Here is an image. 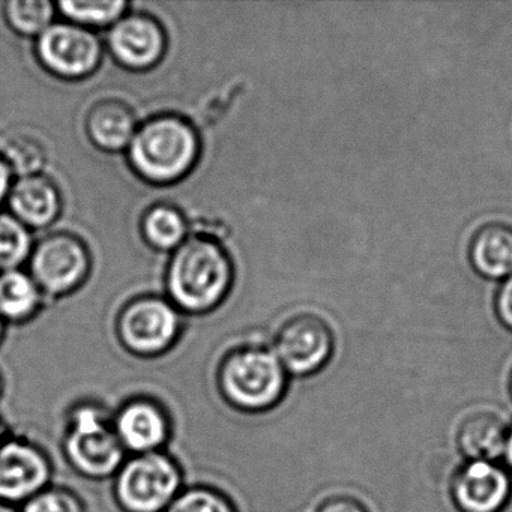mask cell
Listing matches in <instances>:
<instances>
[{
	"mask_svg": "<svg viewBox=\"0 0 512 512\" xmlns=\"http://www.w3.org/2000/svg\"><path fill=\"white\" fill-rule=\"evenodd\" d=\"M43 292L34 278L20 269L0 272V316L7 323H23L40 310Z\"/></svg>",
	"mask_w": 512,
	"mask_h": 512,
	"instance_id": "cell-18",
	"label": "cell"
},
{
	"mask_svg": "<svg viewBox=\"0 0 512 512\" xmlns=\"http://www.w3.org/2000/svg\"><path fill=\"white\" fill-rule=\"evenodd\" d=\"M4 379H2V374H0V398H2V395H4Z\"/></svg>",
	"mask_w": 512,
	"mask_h": 512,
	"instance_id": "cell-33",
	"label": "cell"
},
{
	"mask_svg": "<svg viewBox=\"0 0 512 512\" xmlns=\"http://www.w3.org/2000/svg\"><path fill=\"white\" fill-rule=\"evenodd\" d=\"M61 13L74 25L82 28H106L113 26L125 16L127 2L109 0V2H61Z\"/></svg>",
	"mask_w": 512,
	"mask_h": 512,
	"instance_id": "cell-22",
	"label": "cell"
},
{
	"mask_svg": "<svg viewBox=\"0 0 512 512\" xmlns=\"http://www.w3.org/2000/svg\"><path fill=\"white\" fill-rule=\"evenodd\" d=\"M511 394H512V377H511Z\"/></svg>",
	"mask_w": 512,
	"mask_h": 512,
	"instance_id": "cell-34",
	"label": "cell"
},
{
	"mask_svg": "<svg viewBox=\"0 0 512 512\" xmlns=\"http://www.w3.org/2000/svg\"><path fill=\"white\" fill-rule=\"evenodd\" d=\"M494 308L500 323L512 331V275L500 283L494 298Z\"/></svg>",
	"mask_w": 512,
	"mask_h": 512,
	"instance_id": "cell-26",
	"label": "cell"
},
{
	"mask_svg": "<svg viewBox=\"0 0 512 512\" xmlns=\"http://www.w3.org/2000/svg\"><path fill=\"white\" fill-rule=\"evenodd\" d=\"M70 463L89 478L115 475L124 464L125 449L97 407H79L65 437Z\"/></svg>",
	"mask_w": 512,
	"mask_h": 512,
	"instance_id": "cell-5",
	"label": "cell"
},
{
	"mask_svg": "<svg viewBox=\"0 0 512 512\" xmlns=\"http://www.w3.org/2000/svg\"><path fill=\"white\" fill-rule=\"evenodd\" d=\"M199 155V134L178 115L149 119L137 128L128 146L134 172L155 185L181 181L196 166Z\"/></svg>",
	"mask_w": 512,
	"mask_h": 512,
	"instance_id": "cell-2",
	"label": "cell"
},
{
	"mask_svg": "<svg viewBox=\"0 0 512 512\" xmlns=\"http://www.w3.org/2000/svg\"><path fill=\"white\" fill-rule=\"evenodd\" d=\"M55 5L49 0H11L4 5L8 28L20 37H40L53 25Z\"/></svg>",
	"mask_w": 512,
	"mask_h": 512,
	"instance_id": "cell-20",
	"label": "cell"
},
{
	"mask_svg": "<svg viewBox=\"0 0 512 512\" xmlns=\"http://www.w3.org/2000/svg\"><path fill=\"white\" fill-rule=\"evenodd\" d=\"M317 512H368V509L353 497L338 496L326 500Z\"/></svg>",
	"mask_w": 512,
	"mask_h": 512,
	"instance_id": "cell-27",
	"label": "cell"
},
{
	"mask_svg": "<svg viewBox=\"0 0 512 512\" xmlns=\"http://www.w3.org/2000/svg\"><path fill=\"white\" fill-rule=\"evenodd\" d=\"M469 260L482 278L505 280L512 275V226L494 221L479 227L470 239Z\"/></svg>",
	"mask_w": 512,
	"mask_h": 512,
	"instance_id": "cell-16",
	"label": "cell"
},
{
	"mask_svg": "<svg viewBox=\"0 0 512 512\" xmlns=\"http://www.w3.org/2000/svg\"><path fill=\"white\" fill-rule=\"evenodd\" d=\"M232 283V260L217 241L194 236L173 251L166 284L178 310L208 313L223 302Z\"/></svg>",
	"mask_w": 512,
	"mask_h": 512,
	"instance_id": "cell-1",
	"label": "cell"
},
{
	"mask_svg": "<svg viewBox=\"0 0 512 512\" xmlns=\"http://www.w3.org/2000/svg\"><path fill=\"white\" fill-rule=\"evenodd\" d=\"M142 233L155 250L175 251L187 241V218L176 206L160 203L143 215Z\"/></svg>",
	"mask_w": 512,
	"mask_h": 512,
	"instance_id": "cell-19",
	"label": "cell"
},
{
	"mask_svg": "<svg viewBox=\"0 0 512 512\" xmlns=\"http://www.w3.org/2000/svg\"><path fill=\"white\" fill-rule=\"evenodd\" d=\"M10 214L28 229H44L55 223L61 214L62 197L58 185L49 176H22L8 194Z\"/></svg>",
	"mask_w": 512,
	"mask_h": 512,
	"instance_id": "cell-13",
	"label": "cell"
},
{
	"mask_svg": "<svg viewBox=\"0 0 512 512\" xmlns=\"http://www.w3.org/2000/svg\"><path fill=\"white\" fill-rule=\"evenodd\" d=\"M287 371L274 350L247 347L232 353L221 368L224 395L239 409L274 406L286 389Z\"/></svg>",
	"mask_w": 512,
	"mask_h": 512,
	"instance_id": "cell-3",
	"label": "cell"
},
{
	"mask_svg": "<svg viewBox=\"0 0 512 512\" xmlns=\"http://www.w3.org/2000/svg\"><path fill=\"white\" fill-rule=\"evenodd\" d=\"M5 332H7V322L0 316V344L4 341Z\"/></svg>",
	"mask_w": 512,
	"mask_h": 512,
	"instance_id": "cell-31",
	"label": "cell"
},
{
	"mask_svg": "<svg viewBox=\"0 0 512 512\" xmlns=\"http://www.w3.org/2000/svg\"><path fill=\"white\" fill-rule=\"evenodd\" d=\"M164 512H235L217 491L193 488L175 497Z\"/></svg>",
	"mask_w": 512,
	"mask_h": 512,
	"instance_id": "cell-24",
	"label": "cell"
},
{
	"mask_svg": "<svg viewBox=\"0 0 512 512\" xmlns=\"http://www.w3.org/2000/svg\"><path fill=\"white\" fill-rule=\"evenodd\" d=\"M179 488V467L160 451L134 455L116 472V497L128 512H164Z\"/></svg>",
	"mask_w": 512,
	"mask_h": 512,
	"instance_id": "cell-4",
	"label": "cell"
},
{
	"mask_svg": "<svg viewBox=\"0 0 512 512\" xmlns=\"http://www.w3.org/2000/svg\"><path fill=\"white\" fill-rule=\"evenodd\" d=\"M508 431L496 413H473L458 428L457 446L467 461H497L503 457Z\"/></svg>",
	"mask_w": 512,
	"mask_h": 512,
	"instance_id": "cell-17",
	"label": "cell"
},
{
	"mask_svg": "<svg viewBox=\"0 0 512 512\" xmlns=\"http://www.w3.org/2000/svg\"><path fill=\"white\" fill-rule=\"evenodd\" d=\"M31 277L41 292L64 296L79 289L91 272V253L71 233H53L32 248Z\"/></svg>",
	"mask_w": 512,
	"mask_h": 512,
	"instance_id": "cell-6",
	"label": "cell"
},
{
	"mask_svg": "<svg viewBox=\"0 0 512 512\" xmlns=\"http://www.w3.org/2000/svg\"><path fill=\"white\" fill-rule=\"evenodd\" d=\"M32 236L14 215L0 212V272L14 271L31 257Z\"/></svg>",
	"mask_w": 512,
	"mask_h": 512,
	"instance_id": "cell-21",
	"label": "cell"
},
{
	"mask_svg": "<svg viewBox=\"0 0 512 512\" xmlns=\"http://www.w3.org/2000/svg\"><path fill=\"white\" fill-rule=\"evenodd\" d=\"M0 512H20L17 506L10 505V503L0 502Z\"/></svg>",
	"mask_w": 512,
	"mask_h": 512,
	"instance_id": "cell-30",
	"label": "cell"
},
{
	"mask_svg": "<svg viewBox=\"0 0 512 512\" xmlns=\"http://www.w3.org/2000/svg\"><path fill=\"white\" fill-rule=\"evenodd\" d=\"M511 491L508 472L496 461H467L452 481V499L461 512H500Z\"/></svg>",
	"mask_w": 512,
	"mask_h": 512,
	"instance_id": "cell-12",
	"label": "cell"
},
{
	"mask_svg": "<svg viewBox=\"0 0 512 512\" xmlns=\"http://www.w3.org/2000/svg\"><path fill=\"white\" fill-rule=\"evenodd\" d=\"M13 175L14 173L11 172L7 161L0 155V206L7 202L8 194H10L11 187H13V182H11Z\"/></svg>",
	"mask_w": 512,
	"mask_h": 512,
	"instance_id": "cell-28",
	"label": "cell"
},
{
	"mask_svg": "<svg viewBox=\"0 0 512 512\" xmlns=\"http://www.w3.org/2000/svg\"><path fill=\"white\" fill-rule=\"evenodd\" d=\"M7 439V428H5L4 422L0 419V443Z\"/></svg>",
	"mask_w": 512,
	"mask_h": 512,
	"instance_id": "cell-32",
	"label": "cell"
},
{
	"mask_svg": "<svg viewBox=\"0 0 512 512\" xmlns=\"http://www.w3.org/2000/svg\"><path fill=\"white\" fill-rule=\"evenodd\" d=\"M137 119L133 109L121 100L98 101L89 110L86 131L97 148L106 152L128 149L136 134Z\"/></svg>",
	"mask_w": 512,
	"mask_h": 512,
	"instance_id": "cell-15",
	"label": "cell"
},
{
	"mask_svg": "<svg viewBox=\"0 0 512 512\" xmlns=\"http://www.w3.org/2000/svg\"><path fill=\"white\" fill-rule=\"evenodd\" d=\"M506 464L512 469V428L508 431V439H506L505 451H503Z\"/></svg>",
	"mask_w": 512,
	"mask_h": 512,
	"instance_id": "cell-29",
	"label": "cell"
},
{
	"mask_svg": "<svg viewBox=\"0 0 512 512\" xmlns=\"http://www.w3.org/2000/svg\"><path fill=\"white\" fill-rule=\"evenodd\" d=\"M35 53L49 73L65 80L91 76L103 58L97 35L74 23H53L37 38Z\"/></svg>",
	"mask_w": 512,
	"mask_h": 512,
	"instance_id": "cell-7",
	"label": "cell"
},
{
	"mask_svg": "<svg viewBox=\"0 0 512 512\" xmlns=\"http://www.w3.org/2000/svg\"><path fill=\"white\" fill-rule=\"evenodd\" d=\"M52 470L38 446L22 439L0 443V502L19 505L46 490Z\"/></svg>",
	"mask_w": 512,
	"mask_h": 512,
	"instance_id": "cell-10",
	"label": "cell"
},
{
	"mask_svg": "<svg viewBox=\"0 0 512 512\" xmlns=\"http://www.w3.org/2000/svg\"><path fill=\"white\" fill-rule=\"evenodd\" d=\"M0 155L7 161L11 172L19 175V178L37 175L46 163L44 146L28 134H16L10 137Z\"/></svg>",
	"mask_w": 512,
	"mask_h": 512,
	"instance_id": "cell-23",
	"label": "cell"
},
{
	"mask_svg": "<svg viewBox=\"0 0 512 512\" xmlns=\"http://www.w3.org/2000/svg\"><path fill=\"white\" fill-rule=\"evenodd\" d=\"M113 58L122 67L146 71L160 64L166 53L167 38L163 26L148 14H125L112 26L107 38Z\"/></svg>",
	"mask_w": 512,
	"mask_h": 512,
	"instance_id": "cell-11",
	"label": "cell"
},
{
	"mask_svg": "<svg viewBox=\"0 0 512 512\" xmlns=\"http://www.w3.org/2000/svg\"><path fill=\"white\" fill-rule=\"evenodd\" d=\"M274 353L287 373L308 376L325 367L334 353V332L314 314H299L284 323Z\"/></svg>",
	"mask_w": 512,
	"mask_h": 512,
	"instance_id": "cell-9",
	"label": "cell"
},
{
	"mask_svg": "<svg viewBox=\"0 0 512 512\" xmlns=\"http://www.w3.org/2000/svg\"><path fill=\"white\" fill-rule=\"evenodd\" d=\"M20 512H83L79 497L61 488H46L23 503Z\"/></svg>",
	"mask_w": 512,
	"mask_h": 512,
	"instance_id": "cell-25",
	"label": "cell"
},
{
	"mask_svg": "<svg viewBox=\"0 0 512 512\" xmlns=\"http://www.w3.org/2000/svg\"><path fill=\"white\" fill-rule=\"evenodd\" d=\"M116 436L125 451L148 454L160 451L169 436V424L160 407L148 401H134L119 412L115 421Z\"/></svg>",
	"mask_w": 512,
	"mask_h": 512,
	"instance_id": "cell-14",
	"label": "cell"
},
{
	"mask_svg": "<svg viewBox=\"0 0 512 512\" xmlns=\"http://www.w3.org/2000/svg\"><path fill=\"white\" fill-rule=\"evenodd\" d=\"M181 329L179 310L160 296H142L125 305L118 320L119 338L130 352L149 356L175 343Z\"/></svg>",
	"mask_w": 512,
	"mask_h": 512,
	"instance_id": "cell-8",
	"label": "cell"
}]
</instances>
